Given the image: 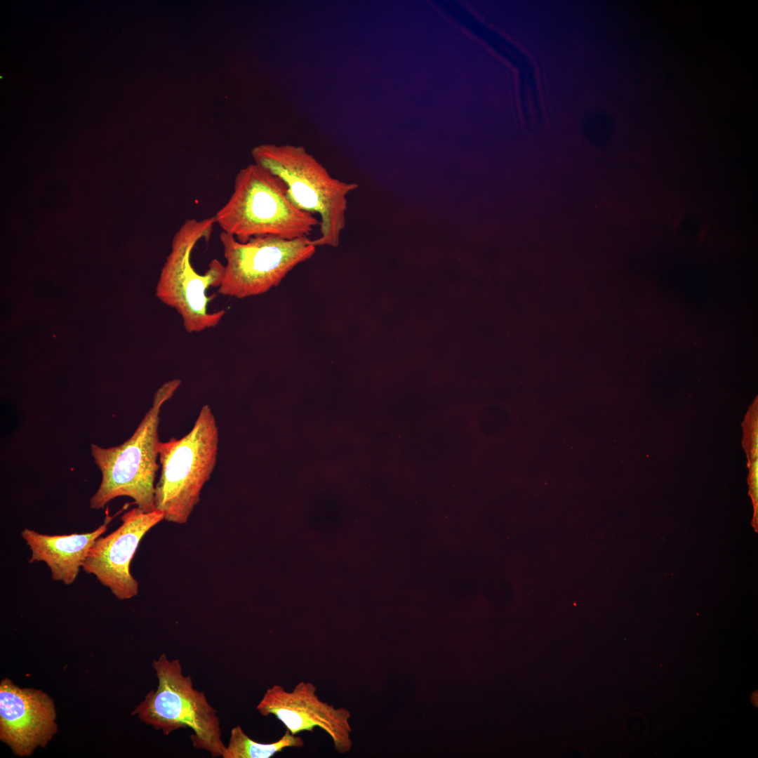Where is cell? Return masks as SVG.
I'll use <instances>...</instances> for the list:
<instances>
[{
	"mask_svg": "<svg viewBox=\"0 0 758 758\" xmlns=\"http://www.w3.org/2000/svg\"><path fill=\"white\" fill-rule=\"evenodd\" d=\"M452 15L488 43L495 50L519 69V83L536 80L535 70L530 60L519 48L497 33L477 22L463 9L456 8Z\"/></svg>",
	"mask_w": 758,
	"mask_h": 758,
	"instance_id": "obj_13",
	"label": "cell"
},
{
	"mask_svg": "<svg viewBox=\"0 0 758 758\" xmlns=\"http://www.w3.org/2000/svg\"><path fill=\"white\" fill-rule=\"evenodd\" d=\"M164 519V513L157 510L147 512L137 507L125 512L119 527L95 540L81 568L120 600L138 595L139 585L131 574L130 564L142 538Z\"/></svg>",
	"mask_w": 758,
	"mask_h": 758,
	"instance_id": "obj_9",
	"label": "cell"
},
{
	"mask_svg": "<svg viewBox=\"0 0 758 758\" xmlns=\"http://www.w3.org/2000/svg\"><path fill=\"white\" fill-rule=\"evenodd\" d=\"M180 384V380L173 379L156 391L151 407L132 436L124 443L110 448L91 444V455L102 474L100 486L90 499L91 508L102 509L112 500L127 496L142 510H155L160 413Z\"/></svg>",
	"mask_w": 758,
	"mask_h": 758,
	"instance_id": "obj_2",
	"label": "cell"
},
{
	"mask_svg": "<svg viewBox=\"0 0 758 758\" xmlns=\"http://www.w3.org/2000/svg\"><path fill=\"white\" fill-rule=\"evenodd\" d=\"M316 691L309 681H300L291 691L274 684L266 690L256 709L263 717L274 716L292 735L319 728L331 738L335 750L347 753L352 746L350 712L321 700Z\"/></svg>",
	"mask_w": 758,
	"mask_h": 758,
	"instance_id": "obj_8",
	"label": "cell"
},
{
	"mask_svg": "<svg viewBox=\"0 0 758 758\" xmlns=\"http://www.w3.org/2000/svg\"><path fill=\"white\" fill-rule=\"evenodd\" d=\"M58 731L53 700L46 693L21 688L11 679L0 683V740L20 757L46 747Z\"/></svg>",
	"mask_w": 758,
	"mask_h": 758,
	"instance_id": "obj_10",
	"label": "cell"
},
{
	"mask_svg": "<svg viewBox=\"0 0 758 758\" xmlns=\"http://www.w3.org/2000/svg\"><path fill=\"white\" fill-rule=\"evenodd\" d=\"M218 444V427L208 404L201 407L187 434L160 442L161 474L155 485L154 505L164 513V520L187 523L215 467Z\"/></svg>",
	"mask_w": 758,
	"mask_h": 758,
	"instance_id": "obj_4",
	"label": "cell"
},
{
	"mask_svg": "<svg viewBox=\"0 0 758 758\" xmlns=\"http://www.w3.org/2000/svg\"><path fill=\"white\" fill-rule=\"evenodd\" d=\"M254 162L279 177L300 210L319 215L320 236L314 246L337 247L346 225L347 196L357 185L333 177L304 147L261 144L251 149Z\"/></svg>",
	"mask_w": 758,
	"mask_h": 758,
	"instance_id": "obj_3",
	"label": "cell"
},
{
	"mask_svg": "<svg viewBox=\"0 0 758 758\" xmlns=\"http://www.w3.org/2000/svg\"><path fill=\"white\" fill-rule=\"evenodd\" d=\"M303 739L292 735L288 731L277 741L259 743L253 740L240 726H234L230 731L227 745L222 754V758H270L287 747H301Z\"/></svg>",
	"mask_w": 758,
	"mask_h": 758,
	"instance_id": "obj_12",
	"label": "cell"
},
{
	"mask_svg": "<svg viewBox=\"0 0 758 758\" xmlns=\"http://www.w3.org/2000/svg\"><path fill=\"white\" fill-rule=\"evenodd\" d=\"M750 490L751 496L754 506V519L757 522V501H758V461L757 458L754 460L752 467V474L750 479Z\"/></svg>",
	"mask_w": 758,
	"mask_h": 758,
	"instance_id": "obj_14",
	"label": "cell"
},
{
	"mask_svg": "<svg viewBox=\"0 0 758 758\" xmlns=\"http://www.w3.org/2000/svg\"><path fill=\"white\" fill-rule=\"evenodd\" d=\"M220 241L225 264L218 293L239 299L265 293L278 286L291 270L310 259L316 251L308 237L286 239L263 235L241 242L222 231Z\"/></svg>",
	"mask_w": 758,
	"mask_h": 758,
	"instance_id": "obj_7",
	"label": "cell"
},
{
	"mask_svg": "<svg viewBox=\"0 0 758 758\" xmlns=\"http://www.w3.org/2000/svg\"><path fill=\"white\" fill-rule=\"evenodd\" d=\"M105 521L89 533L47 535L25 528L21 536L31 550L29 563L44 561L53 580L72 584L95 540L107 528Z\"/></svg>",
	"mask_w": 758,
	"mask_h": 758,
	"instance_id": "obj_11",
	"label": "cell"
},
{
	"mask_svg": "<svg viewBox=\"0 0 758 758\" xmlns=\"http://www.w3.org/2000/svg\"><path fill=\"white\" fill-rule=\"evenodd\" d=\"M158 679L152 690L136 706L132 715L168 736L180 729H190L192 746L222 757L226 745L222 739L217 710L203 691L196 689L189 675H185L178 659L169 660L162 653L152 662Z\"/></svg>",
	"mask_w": 758,
	"mask_h": 758,
	"instance_id": "obj_5",
	"label": "cell"
},
{
	"mask_svg": "<svg viewBox=\"0 0 758 758\" xmlns=\"http://www.w3.org/2000/svg\"><path fill=\"white\" fill-rule=\"evenodd\" d=\"M214 218L222 232L241 242L263 235L295 239L319 226L314 215L291 201L279 177L255 162L237 173L232 193Z\"/></svg>",
	"mask_w": 758,
	"mask_h": 758,
	"instance_id": "obj_1",
	"label": "cell"
},
{
	"mask_svg": "<svg viewBox=\"0 0 758 758\" xmlns=\"http://www.w3.org/2000/svg\"><path fill=\"white\" fill-rule=\"evenodd\" d=\"M215 223L214 216L186 220L175 233L171 249L161 269L156 295L165 305L180 316L182 324L190 333H199L217 326L225 310H208L212 298L206 295L211 287H219L225 265L213 259L206 272L198 273L193 267L191 255L193 248L201 239L208 240Z\"/></svg>",
	"mask_w": 758,
	"mask_h": 758,
	"instance_id": "obj_6",
	"label": "cell"
}]
</instances>
